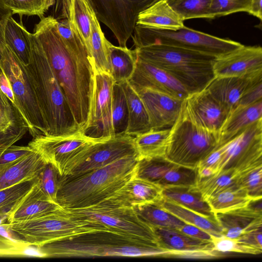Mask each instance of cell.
Segmentation results:
<instances>
[{
	"label": "cell",
	"mask_w": 262,
	"mask_h": 262,
	"mask_svg": "<svg viewBox=\"0 0 262 262\" xmlns=\"http://www.w3.org/2000/svg\"><path fill=\"white\" fill-rule=\"evenodd\" d=\"M61 208L44 193L37 183L7 215V223L27 220Z\"/></svg>",
	"instance_id": "26"
},
{
	"label": "cell",
	"mask_w": 262,
	"mask_h": 262,
	"mask_svg": "<svg viewBox=\"0 0 262 262\" xmlns=\"http://www.w3.org/2000/svg\"><path fill=\"white\" fill-rule=\"evenodd\" d=\"M147 111L151 129L170 128L180 114L183 100L145 88H133Z\"/></svg>",
	"instance_id": "20"
},
{
	"label": "cell",
	"mask_w": 262,
	"mask_h": 262,
	"mask_svg": "<svg viewBox=\"0 0 262 262\" xmlns=\"http://www.w3.org/2000/svg\"><path fill=\"white\" fill-rule=\"evenodd\" d=\"M133 88L149 89L184 100L189 93L170 74L137 59L133 74L128 80Z\"/></svg>",
	"instance_id": "19"
},
{
	"label": "cell",
	"mask_w": 262,
	"mask_h": 262,
	"mask_svg": "<svg viewBox=\"0 0 262 262\" xmlns=\"http://www.w3.org/2000/svg\"><path fill=\"white\" fill-rule=\"evenodd\" d=\"M12 15V11L4 5L2 0H0V60L6 46L4 39L5 26L9 18Z\"/></svg>",
	"instance_id": "54"
},
{
	"label": "cell",
	"mask_w": 262,
	"mask_h": 262,
	"mask_svg": "<svg viewBox=\"0 0 262 262\" xmlns=\"http://www.w3.org/2000/svg\"><path fill=\"white\" fill-rule=\"evenodd\" d=\"M237 184L252 200L262 199V165L249 169L238 174Z\"/></svg>",
	"instance_id": "45"
},
{
	"label": "cell",
	"mask_w": 262,
	"mask_h": 262,
	"mask_svg": "<svg viewBox=\"0 0 262 262\" xmlns=\"http://www.w3.org/2000/svg\"><path fill=\"white\" fill-rule=\"evenodd\" d=\"M136 24L156 29L173 31L184 27V20L166 0H160L141 12Z\"/></svg>",
	"instance_id": "30"
},
{
	"label": "cell",
	"mask_w": 262,
	"mask_h": 262,
	"mask_svg": "<svg viewBox=\"0 0 262 262\" xmlns=\"http://www.w3.org/2000/svg\"><path fill=\"white\" fill-rule=\"evenodd\" d=\"M174 164L165 157L141 159L138 163L136 176L160 186L166 173Z\"/></svg>",
	"instance_id": "42"
},
{
	"label": "cell",
	"mask_w": 262,
	"mask_h": 262,
	"mask_svg": "<svg viewBox=\"0 0 262 262\" xmlns=\"http://www.w3.org/2000/svg\"><path fill=\"white\" fill-rule=\"evenodd\" d=\"M38 182V176L0 190V216H7Z\"/></svg>",
	"instance_id": "39"
},
{
	"label": "cell",
	"mask_w": 262,
	"mask_h": 262,
	"mask_svg": "<svg viewBox=\"0 0 262 262\" xmlns=\"http://www.w3.org/2000/svg\"><path fill=\"white\" fill-rule=\"evenodd\" d=\"M13 13L21 16L36 15L42 18L55 0H2Z\"/></svg>",
	"instance_id": "44"
},
{
	"label": "cell",
	"mask_w": 262,
	"mask_h": 262,
	"mask_svg": "<svg viewBox=\"0 0 262 262\" xmlns=\"http://www.w3.org/2000/svg\"><path fill=\"white\" fill-rule=\"evenodd\" d=\"M219 145V133L194 124L181 107L170 128L165 157L174 164L196 169L200 161Z\"/></svg>",
	"instance_id": "9"
},
{
	"label": "cell",
	"mask_w": 262,
	"mask_h": 262,
	"mask_svg": "<svg viewBox=\"0 0 262 262\" xmlns=\"http://www.w3.org/2000/svg\"><path fill=\"white\" fill-rule=\"evenodd\" d=\"M91 24V45L94 68L98 71L110 74L107 61V44L109 41L106 38L95 12L92 15Z\"/></svg>",
	"instance_id": "38"
},
{
	"label": "cell",
	"mask_w": 262,
	"mask_h": 262,
	"mask_svg": "<svg viewBox=\"0 0 262 262\" xmlns=\"http://www.w3.org/2000/svg\"><path fill=\"white\" fill-rule=\"evenodd\" d=\"M137 59L165 71L189 94L204 90L215 77V58L202 53L173 46L152 44L135 48Z\"/></svg>",
	"instance_id": "5"
},
{
	"label": "cell",
	"mask_w": 262,
	"mask_h": 262,
	"mask_svg": "<svg viewBox=\"0 0 262 262\" xmlns=\"http://www.w3.org/2000/svg\"><path fill=\"white\" fill-rule=\"evenodd\" d=\"M66 210L78 219L97 223L112 232L159 245L153 227L141 219L133 207L118 203L112 196L91 206Z\"/></svg>",
	"instance_id": "7"
},
{
	"label": "cell",
	"mask_w": 262,
	"mask_h": 262,
	"mask_svg": "<svg viewBox=\"0 0 262 262\" xmlns=\"http://www.w3.org/2000/svg\"><path fill=\"white\" fill-rule=\"evenodd\" d=\"M159 245L174 258L210 259L221 256L211 241L192 237L169 228L153 227Z\"/></svg>",
	"instance_id": "17"
},
{
	"label": "cell",
	"mask_w": 262,
	"mask_h": 262,
	"mask_svg": "<svg viewBox=\"0 0 262 262\" xmlns=\"http://www.w3.org/2000/svg\"><path fill=\"white\" fill-rule=\"evenodd\" d=\"M237 239L242 243L262 249V227L247 232Z\"/></svg>",
	"instance_id": "52"
},
{
	"label": "cell",
	"mask_w": 262,
	"mask_h": 262,
	"mask_svg": "<svg viewBox=\"0 0 262 262\" xmlns=\"http://www.w3.org/2000/svg\"><path fill=\"white\" fill-rule=\"evenodd\" d=\"M61 176L54 167L48 163L38 176V186L51 201L55 202Z\"/></svg>",
	"instance_id": "48"
},
{
	"label": "cell",
	"mask_w": 262,
	"mask_h": 262,
	"mask_svg": "<svg viewBox=\"0 0 262 262\" xmlns=\"http://www.w3.org/2000/svg\"><path fill=\"white\" fill-rule=\"evenodd\" d=\"M162 187L135 175L112 197L124 205L135 207L156 203L162 198Z\"/></svg>",
	"instance_id": "23"
},
{
	"label": "cell",
	"mask_w": 262,
	"mask_h": 262,
	"mask_svg": "<svg viewBox=\"0 0 262 262\" xmlns=\"http://www.w3.org/2000/svg\"><path fill=\"white\" fill-rule=\"evenodd\" d=\"M211 242L214 249L220 253L236 252L257 255L262 252V249L242 243L237 238H229L224 235L212 236Z\"/></svg>",
	"instance_id": "47"
},
{
	"label": "cell",
	"mask_w": 262,
	"mask_h": 262,
	"mask_svg": "<svg viewBox=\"0 0 262 262\" xmlns=\"http://www.w3.org/2000/svg\"><path fill=\"white\" fill-rule=\"evenodd\" d=\"M31 57L26 66L43 117L48 134L62 135L80 130L57 79L39 43L30 33Z\"/></svg>",
	"instance_id": "4"
},
{
	"label": "cell",
	"mask_w": 262,
	"mask_h": 262,
	"mask_svg": "<svg viewBox=\"0 0 262 262\" xmlns=\"http://www.w3.org/2000/svg\"><path fill=\"white\" fill-rule=\"evenodd\" d=\"M0 70L10 82L17 109L30 134L33 138L47 135L46 123L27 67L6 45L0 60Z\"/></svg>",
	"instance_id": "10"
},
{
	"label": "cell",
	"mask_w": 262,
	"mask_h": 262,
	"mask_svg": "<svg viewBox=\"0 0 262 262\" xmlns=\"http://www.w3.org/2000/svg\"><path fill=\"white\" fill-rule=\"evenodd\" d=\"M138 156L77 174L62 176L56 202L65 209L94 205L118 191L136 174Z\"/></svg>",
	"instance_id": "2"
},
{
	"label": "cell",
	"mask_w": 262,
	"mask_h": 262,
	"mask_svg": "<svg viewBox=\"0 0 262 262\" xmlns=\"http://www.w3.org/2000/svg\"><path fill=\"white\" fill-rule=\"evenodd\" d=\"M186 117L204 129L219 132L229 113L205 89L190 94L183 101Z\"/></svg>",
	"instance_id": "18"
},
{
	"label": "cell",
	"mask_w": 262,
	"mask_h": 262,
	"mask_svg": "<svg viewBox=\"0 0 262 262\" xmlns=\"http://www.w3.org/2000/svg\"><path fill=\"white\" fill-rule=\"evenodd\" d=\"M177 230L193 238L211 242L212 241V235L193 225L185 223Z\"/></svg>",
	"instance_id": "53"
},
{
	"label": "cell",
	"mask_w": 262,
	"mask_h": 262,
	"mask_svg": "<svg viewBox=\"0 0 262 262\" xmlns=\"http://www.w3.org/2000/svg\"><path fill=\"white\" fill-rule=\"evenodd\" d=\"M162 198L203 216L215 219L214 213L197 185H170L162 187Z\"/></svg>",
	"instance_id": "29"
},
{
	"label": "cell",
	"mask_w": 262,
	"mask_h": 262,
	"mask_svg": "<svg viewBox=\"0 0 262 262\" xmlns=\"http://www.w3.org/2000/svg\"><path fill=\"white\" fill-rule=\"evenodd\" d=\"M160 0H90L98 20L114 34L119 46L133 36L139 14Z\"/></svg>",
	"instance_id": "12"
},
{
	"label": "cell",
	"mask_w": 262,
	"mask_h": 262,
	"mask_svg": "<svg viewBox=\"0 0 262 262\" xmlns=\"http://www.w3.org/2000/svg\"><path fill=\"white\" fill-rule=\"evenodd\" d=\"M169 6L185 21L192 18L208 19L212 0H166Z\"/></svg>",
	"instance_id": "43"
},
{
	"label": "cell",
	"mask_w": 262,
	"mask_h": 262,
	"mask_svg": "<svg viewBox=\"0 0 262 262\" xmlns=\"http://www.w3.org/2000/svg\"><path fill=\"white\" fill-rule=\"evenodd\" d=\"M224 149L223 145L218 146L200 161L196 168H209L216 173Z\"/></svg>",
	"instance_id": "51"
},
{
	"label": "cell",
	"mask_w": 262,
	"mask_h": 262,
	"mask_svg": "<svg viewBox=\"0 0 262 262\" xmlns=\"http://www.w3.org/2000/svg\"><path fill=\"white\" fill-rule=\"evenodd\" d=\"M111 120L115 136L125 134L128 122L127 104L121 85L115 82L112 94Z\"/></svg>",
	"instance_id": "40"
},
{
	"label": "cell",
	"mask_w": 262,
	"mask_h": 262,
	"mask_svg": "<svg viewBox=\"0 0 262 262\" xmlns=\"http://www.w3.org/2000/svg\"><path fill=\"white\" fill-rule=\"evenodd\" d=\"M28 132L20 114L0 89V154Z\"/></svg>",
	"instance_id": "25"
},
{
	"label": "cell",
	"mask_w": 262,
	"mask_h": 262,
	"mask_svg": "<svg viewBox=\"0 0 262 262\" xmlns=\"http://www.w3.org/2000/svg\"><path fill=\"white\" fill-rule=\"evenodd\" d=\"M170 128L151 129L134 137L139 160L165 157Z\"/></svg>",
	"instance_id": "33"
},
{
	"label": "cell",
	"mask_w": 262,
	"mask_h": 262,
	"mask_svg": "<svg viewBox=\"0 0 262 262\" xmlns=\"http://www.w3.org/2000/svg\"><path fill=\"white\" fill-rule=\"evenodd\" d=\"M136 155L133 136L125 134L115 135L90 146L69 175L101 168L123 158Z\"/></svg>",
	"instance_id": "15"
},
{
	"label": "cell",
	"mask_w": 262,
	"mask_h": 262,
	"mask_svg": "<svg viewBox=\"0 0 262 262\" xmlns=\"http://www.w3.org/2000/svg\"><path fill=\"white\" fill-rule=\"evenodd\" d=\"M222 235L237 238L242 234L262 227V212L250 206L215 214Z\"/></svg>",
	"instance_id": "22"
},
{
	"label": "cell",
	"mask_w": 262,
	"mask_h": 262,
	"mask_svg": "<svg viewBox=\"0 0 262 262\" xmlns=\"http://www.w3.org/2000/svg\"><path fill=\"white\" fill-rule=\"evenodd\" d=\"M5 43L25 65L29 64L31 57L30 32L22 24L10 16L4 31Z\"/></svg>",
	"instance_id": "35"
},
{
	"label": "cell",
	"mask_w": 262,
	"mask_h": 262,
	"mask_svg": "<svg viewBox=\"0 0 262 262\" xmlns=\"http://www.w3.org/2000/svg\"><path fill=\"white\" fill-rule=\"evenodd\" d=\"M120 84L125 94L128 113V125L125 134L135 136L151 129L147 111L139 95L128 81Z\"/></svg>",
	"instance_id": "32"
},
{
	"label": "cell",
	"mask_w": 262,
	"mask_h": 262,
	"mask_svg": "<svg viewBox=\"0 0 262 262\" xmlns=\"http://www.w3.org/2000/svg\"><path fill=\"white\" fill-rule=\"evenodd\" d=\"M261 100H262V77L256 79L248 88L241 97L238 105H248Z\"/></svg>",
	"instance_id": "50"
},
{
	"label": "cell",
	"mask_w": 262,
	"mask_h": 262,
	"mask_svg": "<svg viewBox=\"0 0 262 262\" xmlns=\"http://www.w3.org/2000/svg\"><path fill=\"white\" fill-rule=\"evenodd\" d=\"M104 139L91 137L79 130L67 135H39L33 138L28 145L61 176H67L90 146Z\"/></svg>",
	"instance_id": "11"
},
{
	"label": "cell",
	"mask_w": 262,
	"mask_h": 262,
	"mask_svg": "<svg viewBox=\"0 0 262 262\" xmlns=\"http://www.w3.org/2000/svg\"><path fill=\"white\" fill-rule=\"evenodd\" d=\"M47 163L33 151L14 162L0 165V190L38 176Z\"/></svg>",
	"instance_id": "27"
},
{
	"label": "cell",
	"mask_w": 262,
	"mask_h": 262,
	"mask_svg": "<svg viewBox=\"0 0 262 262\" xmlns=\"http://www.w3.org/2000/svg\"><path fill=\"white\" fill-rule=\"evenodd\" d=\"M94 76L89 112L82 132L94 138L115 136L112 120V94L115 81L110 74L93 68Z\"/></svg>",
	"instance_id": "14"
},
{
	"label": "cell",
	"mask_w": 262,
	"mask_h": 262,
	"mask_svg": "<svg viewBox=\"0 0 262 262\" xmlns=\"http://www.w3.org/2000/svg\"><path fill=\"white\" fill-rule=\"evenodd\" d=\"M133 34L132 37L135 48L163 44L195 51L214 57L242 46L238 42L213 36L185 26L173 31L156 29L136 24Z\"/></svg>",
	"instance_id": "8"
},
{
	"label": "cell",
	"mask_w": 262,
	"mask_h": 262,
	"mask_svg": "<svg viewBox=\"0 0 262 262\" xmlns=\"http://www.w3.org/2000/svg\"><path fill=\"white\" fill-rule=\"evenodd\" d=\"M157 202L164 210L176 216L183 222L195 226L212 236L223 235L221 228L216 220L203 216L163 198Z\"/></svg>",
	"instance_id": "34"
},
{
	"label": "cell",
	"mask_w": 262,
	"mask_h": 262,
	"mask_svg": "<svg viewBox=\"0 0 262 262\" xmlns=\"http://www.w3.org/2000/svg\"><path fill=\"white\" fill-rule=\"evenodd\" d=\"M262 0H252L248 13L258 18L260 21L262 20Z\"/></svg>",
	"instance_id": "56"
},
{
	"label": "cell",
	"mask_w": 262,
	"mask_h": 262,
	"mask_svg": "<svg viewBox=\"0 0 262 262\" xmlns=\"http://www.w3.org/2000/svg\"><path fill=\"white\" fill-rule=\"evenodd\" d=\"M107 61L111 75L115 83L121 84L128 81L134 72L137 61L136 50L115 46L108 41Z\"/></svg>",
	"instance_id": "31"
},
{
	"label": "cell",
	"mask_w": 262,
	"mask_h": 262,
	"mask_svg": "<svg viewBox=\"0 0 262 262\" xmlns=\"http://www.w3.org/2000/svg\"><path fill=\"white\" fill-rule=\"evenodd\" d=\"M44 257L97 256L173 257V253L159 245L107 231L75 235L37 248Z\"/></svg>",
	"instance_id": "3"
},
{
	"label": "cell",
	"mask_w": 262,
	"mask_h": 262,
	"mask_svg": "<svg viewBox=\"0 0 262 262\" xmlns=\"http://www.w3.org/2000/svg\"><path fill=\"white\" fill-rule=\"evenodd\" d=\"M32 34L41 47L82 131L88 119L93 83V69L88 52L75 51L67 45L53 16L41 18Z\"/></svg>",
	"instance_id": "1"
},
{
	"label": "cell",
	"mask_w": 262,
	"mask_h": 262,
	"mask_svg": "<svg viewBox=\"0 0 262 262\" xmlns=\"http://www.w3.org/2000/svg\"><path fill=\"white\" fill-rule=\"evenodd\" d=\"M262 119V100L238 105L228 114L219 133V145L226 143L253 123Z\"/></svg>",
	"instance_id": "28"
},
{
	"label": "cell",
	"mask_w": 262,
	"mask_h": 262,
	"mask_svg": "<svg viewBox=\"0 0 262 262\" xmlns=\"http://www.w3.org/2000/svg\"><path fill=\"white\" fill-rule=\"evenodd\" d=\"M252 0H212L208 19L226 16L239 12H248Z\"/></svg>",
	"instance_id": "46"
},
{
	"label": "cell",
	"mask_w": 262,
	"mask_h": 262,
	"mask_svg": "<svg viewBox=\"0 0 262 262\" xmlns=\"http://www.w3.org/2000/svg\"><path fill=\"white\" fill-rule=\"evenodd\" d=\"M237 177L238 174L234 170L227 169L199 180L196 185L207 201L223 190L236 184Z\"/></svg>",
	"instance_id": "41"
},
{
	"label": "cell",
	"mask_w": 262,
	"mask_h": 262,
	"mask_svg": "<svg viewBox=\"0 0 262 262\" xmlns=\"http://www.w3.org/2000/svg\"><path fill=\"white\" fill-rule=\"evenodd\" d=\"M212 68L216 77H253L262 75V48L242 45L215 58Z\"/></svg>",
	"instance_id": "16"
},
{
	"label": "cell",
	"mask_w": 262,
	"mask_h": 262,
	"mask_svg": "<svg viewBox=\"0 0 262 262\" xmlns=\"http://www.w3.org/2000/svg\"><path fill=\"white\" fill-rule=\"evenodd\" d=\"M3 226L24 244L37 248L83 233L111 231L97 223L78 219L64 208L27 220L7 223Z\"/></svg>",
	"instance_id": "6"
},
{
	"label": "cell",
	"mask_w": 262,
	"mask_h": 262,
	"mask_svg": "<svg viewBox=\"0 0 262 262\" xmlns=\"http://www.w3.org/2000/svg\"><path fill=\"white\" fill-rule=\"evenodd\" d=\"M251 200L246 191L236 184L218 192L207 201L215 214L246 207Z\"/></svg>",
	"instance_id": "36"
},
{
	"label": "cell",
	"mask_w": 262,
	"mask_h": 262,
	"mask_svg": "<svg viewBox=\"0 0 262 262\" xmlns=\"http://www.w3.org/2000/svg\"><path fill=\"white\" fill-rule=\"evenodd\" d=\"M260 77H215L205 90L229 113L238 105L248 88Z\"/></svg>",
	"instance_id": "21"
},
{
	"label": "cell",
	"mask_w": 262,
	"mask_h": 262,
	"mask_svg": "<svg viewBox=\"0 0 262 262\" xmlns=\"http://www.w3.org/2000/svg\"><path fill=\"white\" fill-rule=\"evenodd\" d=\"M133 207L140 218L152 227H160L178 229L185 223L164 210L158 202Z\"/></svg>",
	"instance_id": "37"
},
{
	"label": "cell",
	"mask_w": 262,
	"mask_h": 262,
	"mask_svg": "<svg viewBox=\"0 0 262 262\" xmlns=\"http://www.w3.org/2000/svg\"><path fill=\"white\" fill-rule=\"evenodd\" d=\"M223 145L224 149L216 173L233 169L239 174L262 165V119Z\"/></svg>",
	"instance_id": "13"
},
{
	"label": "cell",
	"mask_w": 262,
	"mask_h": 262,
	"mask_svg": "<svg viewBox=\"0 0 262 262\" xmlns=\"http://www.w3.org/2000/svg\"><path fill=\"white\" fill-rule=\"evenodd\" d=\"M0 89L17 109L16 101L10 82L6 75L1 70H0Z\"/></svg>",
	"instance_id": "55"
},
{
	"label": "cell",
	"mask_w": 262,
	"mask_h": 262,
	"mask_svg": "<svg viewBox=\"0 0 262 262\" xmlns=\"http://www.w3.org/2000/svg\"><path fill=\"white\" fill-rule=\"evenodd\" d=\"M61 13L56 18L69 19L82 39L92 67L94 66L91 45V18L95 12L90 0H61Z\"/></svg>",
	"instance_id": "24"
},
{
	"label": "cell",
	"mask_w": 262,
	"mask_h": 262,
	"mask_svg": "<svg viewBox=\"0 0 262 262\" xmlns=\"http://www.w3.org/2000/svg\"><path fill=\"white\" fill-rule=\"evenodd\" d=\"M27 146L11 145L0 154V165L9 163L22 158L33 151Z\"/></svg>",
	"instance_id": "49"
}]
</instances>
